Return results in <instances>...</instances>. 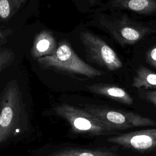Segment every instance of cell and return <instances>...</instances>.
I'll return each mask as SVG.
<instances>
[{
  "label": "cell",
  "instance_id": "6da1fadb",
  "mask_svg": "<svg viewBox=\"0 0 156 156\" xmlns=\"http://www.w3.org/2000/svg\"><path fill=\"white\" fill-rule=\"evenodd\" d=\"M0 107V143H2L27 127V115L16 80L9 82L3 89Z\"/></svg>",
  "mask_w": 156,
  "mask_h": 156
},
{
  "label": "cell",
  "instance_id": "7a4b0ae2",
  "mask_svg": "<svg viewBox=\"0 0 156 156\" xmlns=\"http://www.w3.org/2000/svg\"><path fill=\"white\" fill-rule=\"evenodd\" d=\"M37 62L43 69L88 78L101 76L105 73L83 61L65 40L59 43L53 54L40 58L37 59Z\"/></svg>",
  "mask_w": 156,
  "mask_h": 156
},
{
  "label": "cell",
  "instance_id": "3957f363",
  "mask_svg": "<svg viewBox=\"0 0 156 156\" xmlns=\"http://www.w3.org/2000/svg\"><path fill=\"white\" fill-rule=\"evenodd\" d=\"M93 24L121 46L134 44L152 31L125 14L99 13L94 17Z\"/></svg>",
  "mask_w": 156,
  "mask_h": 156
},
{
  "label": "cell",
  "instance_id": "277c9868",
  "mask_svg": "<svg viewBox=\"0 0 156 156\" xmlns=\"http://www.w3.org/2000/svg\"><path fill=\"white\" fill-rule=\"evenodd\" d=\"M55 113L65 119L73 132L93 136L115 135L118 131L110 127L83 108L62 104L54 108Z\"/></svg>",
  "mask_w": 156,
  "mask_h": 156
},
{
  "label": "cell",
  "instance_id": "5b68a950",
  "mask_svg": "<svg viewBox=\"0 0 156 156\" xmlns=\"http://www.w3.org/2000/svg\"><path fill=\"white\" fill-rule=\"evenodd\" d=\"M83 109L116 131L137 127L156 126V121L132 112L94 104H86Z\"/></svg>",
  "mask_w": 156,
  "mask_h": 156
},
{
  "label": "cell",
  "instance_id": "8992f818",
  "mask_svg": "<svg viewBox=\"0 0 156 156\" xmlns=\"http://www.w3.org/2000/svg\"><path fill=\"white\" fill-rule=\"evenodd\" d=\"M84 46L87 58L108 71H115L122 66V63L115 51L96 35L82 31L79 34Z\"/></svg>",
  "mask_w": 156,
  "mask_h": 156
},
{
  "label": "cell",
  "instance_id": "52a82bcc",
  "mask_svg": "<svg viewBox=\"0 0 156 156\" xmlns=\"http://www.w3.org/2000/svg\"><path fill=\"white\" fill-rule=\"evenodd\" d=\"M107 141L140 152L156 149V128L110 136Z\"/></svg>",
  "mask_w": 156,
  "mask_h": 156
},
{
  "label": "cell",
  "instance_id": "ba28073f",
  "mask_svg": "<svg viewBox=\"0 0 156 156\" xmlns=\"http://www.w3.org/2000/svg\"><path fill=\"white\" fill-rule=\"evenodd\" d=\"M57 49L56 40L52 33L48 30H43L35 36L30 55L33 58L37 60L53 54Z\"/></svg>",
  "mask_w": 156,
  "mask_h": 156
},
{
  "label": "cell",
  "instance_id": "9c48e42d",
  "mask_svg": "<svg viewBox=\"0 0 156 156\" xmlns=\"http://www.w3.org/2000/svg\"><path fill=\"white\" fill-rule=\"evenodd\" d=\"M106 4L108 8L128 10L142 15L156 13V0H107Z\"/></svg>",
  "mask_w": 156,
  "mask_h": 156
},
{
  "label": "cell",
  "instance_id": "30bf717a",
  "mask_svg": "<svg viewBox=\"0 0 156 156\" xmlns=\"http://www.w3.org/2000/svg\"><path fill=\"white\" fill-rule=\"evenodd\" d=\"M88 90L93 93L105 96L119 103L132 105L133 98L123 88L113 85L94 83L87 87Z\"/></svg>",
  "mask_w": 156,
  "mask_h": 156
},
{
  "label": "cell",
  "instance_id": "8fae6325",
  "mask_svg": "<svg viewBox=\"0 0 156 156\" xmlns=\"http://www.w3.org/2000/svg\"><path fill=\"white\" fill-rule=\"evenodd\" d=\"M48 156H120L109 149H82L66 147L52 152Z\"/></svg>",
  "mask_w": 156,
  "mask_h": 156
},
{
  "label": "cell",
  "instance_id": "7c38bea8",
  "mask_svg": "<svg viewBox=\"0 0 156 156\" xmlns=\"http://www.w3.org/2000/svg\"><path fill=\"white\" fill-rule=\"evenodd\" d=\"M132 86L137 88L156 89V73L146 67H140L136 71Z\"/></svg>",
  "mask_w": 156,
  "mask_h": 156
},
{
  "label": "cell",
  "instance_id": "4fadbf2b",
  "mask_svg": "<svg viewBox=\"0 0 156 156\" xmlns=\"http://www.w3.org/2000/svg\"><path fill=\"white\" fill-rule=\"evenodd\" d=\"M27 0H0V18L2 21L10 20Z\"/></svg>",
  "mask_w": 156,
  "mask_h": 156
},
{
  "label": "cell",
  "instance_id": "5bb4252c",
  "mask_svg": "<svg viewBox=\"0 0 156 156\" xmlns=\"http://www.w3.org/2000/svg\"><path fill=\"white\" fill-rule=\"evenodd\" d=\"M15 59V54L12 49L1 46L0 48V72L9 66Z\"/></svg>",
  "mask_w": 156,
  "mask_h": 156
},
{
  "label": "cell",
  "instance_id": "9a60e30c",
  "mask_svg": "<svg viewBox=\"0 0 156 156\" xmlns=\"http://www.w3.org/2000/svg\"><path fill=\"white\" fill-rule=\"evenodd\" d=\"M146 61L156 68V46L151 48L146 54Z\"/></svg>",
  "mask_w": 156,
  "mask_h": 156
},
{
  "label": "cell",
  "instance_id": "2e32d148",
  "mask_svg": "<svg viewBox=\"0 0 156 156\" xmlns=\"http://www.w3.org/2000/svg\"><path fill=\"white\" fill-rule=\"evenodd\" d=\"M142 97L156 107V90L143 91L142 93Z\"/></svg>",
  "mask_w": 156,
  "mask_h": 156
},
{
  "label": "cell",
  "instance_id": "e0dca14e",
  "mask_svg": "<svg viewBox=\"0 0 156 156\" xmlns=\"http://www.w3.org/2000/svg\"><path fill=\"white\" fill-rule=\"evenodd\" d=\"M13 32V30L10 28H1L0 30V46H2L7 42V37Z\"/></svg>",
  "mask_w": 156,
  "mask_h": 156
},
{
  "label": "cell",
  "instance_id": "ac0fdd59",
  "mask_svg": "<svg viewBox=\"0 0 156 156\" xmlns=\"http://www.w3.org/2000/svg\"><path fill=\"white\" fill-rule=\"evenodd\" d=\"M155 156H156V155H155Z\"/></svg>",
  "mask_w": 156,
  "mask_h": 156
}]
</instances>
